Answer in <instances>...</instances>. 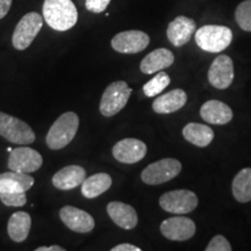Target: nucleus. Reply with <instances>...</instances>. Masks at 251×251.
<instances>
[{
  "mask_svg": "<svg viewBox=\"0 0 251 251\" xmlns=\"http://www.w3.org/2000/svg\"><path fill=\"white\" fill-rule=\"evenodd\" d=\"M59 218L69 229L79 234L90 233L96 226L94 219L89 213L74 206L63 207L59 211Z\"/></svg>",
  "mask_w": 251,
  "mask_h": 251,
  "instance_id": "obj_13",
  "label": "nucleus"
},
{
  "mask_svg": "<svg viewBox=\"0 0 251 251\" xmlns=\"http://www.w3.org/2000/svg\"><path fill=\"white\" fill-rule=\"evenodd\" d=\"M233 41L230 28L219 25H206L196 31V42L200 49L207 52L224 51Z\"/></svg>",
  "mask_w": 251,
  "mask_h": 251,
  "instance_id": "obj_3",
  "label": "nucleus"
},
{
  "mask_svg": "<svg viewBox=\"0 0 251 251\" xmlns=\"http://www.w3.org/2000/svg\"><path fill=\"white\" fill-rule=\"evenodd\" d=\"M186 101V92L180 89H176L153 100L152 109L157 114H170L184 107Z\"/></svg>",
  "mask_w": 251,
  "mask_h": 251,
  "instance_id": "obj_20",
  "label": "nucleus"
},
{
  "mask_svg": "<svg viewBox=\"0 0 251 251\" xmlns=\"http://www.w3.org/2000/svg\"><path fill=\"white\" fill-rule=\"evenodd\" d=\"M184 139L197 147H207L214 139V131L208 126L191 122L183 129Z\"/></svg>",
  "mask_w": 251,
  "mask_h": 251,
  "instance_id": "obj_24",
  "label": "nucleus"
},
{
  "mask_svg": "<svg viewBox=\"0 0 251 251\" xmlns=\"http://www.w3.org/2000/svg\"><path fill=\"white\" fill-rule=\"evenodd\" d=\"M175 62V55L169 49L158 48L142 59L140 69L143 74L151 75L171 67Z\"/></svg>",
  "mask_w": 251,
  "mask_h": 251,
  "instance_id": "obj_18",
  "label": "nucleus"
},
{
  "mask_svg": "<svg viewBox=\"0 0 251 251\" xmlns=\"http://www.w3.org/2000/svg\"><path fill=\"white\" fill-rule=\"evenodd\" d=\"M43 19L57 31L71 29L78 20V12L72 0H45Z\"/></svg>",
  "mask_w": 251,
  "mask_h": 251,
  "instance_id": "obj_1",
  "label": "nucleus"
},
{
  "mask_svg": "<svg viewBox=\"0 0 251 251\" xmlns=\"http://www.w3.org/2000/svg\"><path fill=\"white\" fill-rule=\"evenodd\" d=\"M107 213L115 225L120 228L127 229V230L134 229L139 222L137 213L134 207L127 205V203L120 201L109 202L107 205Z\"/></svg>",
  "mask_w": 251,
  "mask_h": 251,
  "instance_id": "obj_17",
  "label": "nucleus"
},
{
  "mask_svg": "<svg viewBox=\"0 0 251 251\" xmlns=\"http://www.w3.org/2000/svg\"><path fill=\"white\" fill-rule=\"evenodd\" d=\"M147 155L146 143L137 139H124L113 147V156L120 163L134 164Z\"/></svg>",
  "mask_w": 251,
  "mask_h": 251,
  "instance_id": "obj_14",
  "label": "nucleus"
},
{
  "mask_svg": "<svg viewBox=\"0 0 251 251\" xmlns=\"http://www.w3.org/2000/svg\"><path fill=\"white\" fill-rule=\"evenodd\" d=\"M231 190L238 202L251 201V168L243 169L235 176Z\"/></svg>",
  "mask_w": 251,
  "mask_h": 251,
  "instance_id": "obj_25",
  "label": "nucleus"
},
{
  "mask_svg": "<svg viewBox=\"0 0 251 251\" xmlns=\"http://www.w3.org/2000/svg\"><path fill=\"white\" fill-rule=\"evenodd\" d=\"M170 81L171 79L170 77L168 76V74H165V72L163 71H159L151 80H149L148 83L144 84L143 92L147 97L152 98V97L158 96L159 93L163 92L164 89H166V87L169 86Z\"/></svg>",
  "mask_w": 251,
  "mask_h": 251,
  "instance_id": "obj_26",
  "label": "nucleus"
},
{
  "mask_svg": "<svg viewBox=\"0 0 251 251\" xmlns=\"http://www.w3.org/2000/svg\"><path fill=\"white\" fill-rule=\"evenodd\" d=\"M112 186V178L107 174H96L91 176L89 178H85V180L81 184V194L86 199H94V198L101 196L106 191L109 190Z\"/></svg>",
  "mask_w": 251,
  "mask_h": 251,
  "instance_id": "obj_23",
  "label": "nucleus"
},
{
  "mask_svg": "<svg viewBox=\"0 0 251 251\" xmlns=\"http://www.w3.org/2000/svg\"><path fill=\"white\" fill-rule=\"evenodd\" d=\"M131 94V89L124 80L109 84L100 100V113L106 118L118 114L127 105Z\"/></svg>",
  "mask_w": 251,
  "mask_h": 251,
  "instance_id": "obj_4",
  "label": "nucleus"
},
{
  "mask_svg": "<svg viewBox=\"0 0 251 251\" xmlns=\"http://www.w3.org/2000/svg\"><path fill=\"white\" fill-rule=\"evenodd\" d=\"M234 79V63L227 55H220L213 61L208 70V80L215 89L225 90Z\"/></svg>",
  "mask_w": 251,
  "mask_h": 251,
  "instance_id": "obj_11",
  "label": "nucleus"
},
{
  "mask_svg": "<svg viewBox=\"0 0 251 251\" xmlns=\"http://www.w3.org/2000/svg\"><path fill=\"white\" fill-rule=\"evenodd\" d=\"M109 2L111 0H85V7L92 13H102L107 8Z\"/></svg>",
  "mask_w": 251,
  "mask_h": 251,
  "instance_id": "obj_30",
  "label": "nucleus"
},
{
  "mask_svg": "<svg viewBox=\"0 0 251 251\" xmlns=\"http://www.w3.org/2000/svg\"><path fill=\"white\" fill-rule=\"evenodd\" d=\"M42 15L36 12H29L21 18L17 27H15L13 36H12V43L17 50H26L31 45L37 34L42 29L43 26Z\"/></svg>",
  "mask_w": 251,
  "mask_h": 251,
  "instance_id": "obj_5",
  "label": "nucleus"
},
{
  "mask_svg": "<svg viewBox=\"0 0 251 251\" xmlns=\"http://www.w3.org/2000/svg\"><path fill=\"white\" fill-rule=\"evenodd\" d=\"M149 43V35L142 30L121 31L111 41L112 48L121 54H137L143 51Z\"/></svg>",
  "mask_w": 251,
  "mask_h": 251,
  "instance_id": "obj_10",
  "label": "nucleus"
},
{
  "mask_svg": "<svg viewBox=\"0 0 251 251\" xmlns=\"http://www.w3.org/2000/svg\"><path fill=\"white\" fill-rule=\"evenodd\" d=\"M79 127V118L76 113L67 112L62 114L47 134L46 143L49 149L59 150L70 144L76 136Z\"/></svg>",
  "mask_w": 251,
  "mask_h": 251,
  "instance_id": "obj_2",
  "label": "nucleus"
},
{
  "mask_svg": "<svg viewBox=\"0 0 251 251\" xmlns=\"http://www.w3.org/2000/svg\"><path fill=\"white\" fill-rule=\"evenodd\" d=\"M112 251H141V248L133 246L129 243H122L119 246L112 248Z\"/></svg>",
  "mask_w": 251,
  "mask_h": 251,
  "instance_id": "obj_32",
  "label": "nucleus"
},
{
  "mask_svg": "<svg viewBox=\"0 0 251 251\" xmlns=\"http://www.w3.org/2000/svg\"><path fill=\"white\" fill-rule=\"evenodd\" d=\"M34 185V178L23 172H4L0 175V193L27 192Z\"/></svg>",
  "mask_w": 251,
  "mask_h": 251,
  "instance_id": "obj_21",
  "label": "nucleus"
},
{
  "mask_svg": "<svg viewBox=\"0 0 251 251\" xmlns=\"http://www.w3.org/2000/svg\"><path fill=\"white\" fill-rule=\"evenodd\" d=\"M13 0H0V19L5 18L11 9Z\"/></svg>",
  "mask_w": 251,
  "mask_h": 251,
  "instance_id": "obj_31",
  "label": "nucleus"
},
{
  "mask_svg": "<svg viewBox=\"0 0 251 251\" xmlns=\"http://www.w3.org/2000/svg\"><path fill=\"white\" fill-rule=\"evenodd\" d=\"M235 20L244 31H251V0H244L235 11Z\"/></svg>",
  "mask_w": 251,
  "mask_h": 251,
  "instance_id": "obj_27",
  "label": "nucleus"
},
{
  "mask_svg": "<svg viewBox=\"0 0 251 251\" xmlns=\"http://www.w3.org/2000/svg\"><path fill=\"white\" fill-rule=\"evenodd\" d=\"M159 206L172 214H187L197 208L198 197L190 190H175L159 198Z\"/></svg>",
  "mask_w": 251,
  "mask_h": 251,
  "instance_id": "obj_8",
  "label": "nucleus"
},
{
  "mask_svg": "<svg viewBox=\"0 0 251 251\" xmlns=\"http://www.w3.org/2000/svg\"><path fill=\"white\" fill-rule=\"evenodd\" d=\"M43 164V158L40 152L29 147H19L12 149L8 156V169L11 171L30 174L35 172Z\"/></svg>",
  "mask_w": 251,
  "mask_h": 251,
  "instance_id": "obj_9",
  "label": "nucleus"
},
{
  "mask_svg": "<svg viewBox=\"0 0 251 251\" xmlns=\"http://www.w3.org/2000/svg\"><path fill=\"white\" fill-rule=\"evenodd\" d=\"M231 246L228 242V240L222 235H216L211 240L208 246L206 248V251H230Z\"/></svg>",
  "mask_w": 251,
  "mask_h": 251,
  "instance_id": "obj_29",
  "label": "nucleus"
},
{
  "mask_svg": "<svg viewBox=\"0 0 251 251\" xmlns=\"http://www.w3.org/2000/svg\"><path fill=\"white\" fill-rule=\"evenodd\" d=\"M163 236L171 241H186L196 234V224L185 216H174L161 224Z\"/></svg>",
  "mask_w": 251,
  "mask_h": 251,
  "instance_id": "obj_12",
  "label": "nucleus"
},
{
  "mask_svg": "<svg viewBox=\"0 0 251 251\" xmlns=\"http://www.w3.org/2000/svg\"><path fill=\"white\" fill-rule=\"evenodd\" d=\"M200 115L212 125H226L233 119V111L220 100H208L200 108Z\"/></svg>",
  "mask_w": 251,
  "mask_h": 251,
  "instance_id": "obj_19",
  "label": "nucleus"
},
{
  "mask_svg": "<svg viewBox=\"0 0 251 251\" xmlns=\"http://www.w3.org/2000/svg\"><path fill=\"white\" fill-rule=\"evenodd\" d=\"M31 227V218L27 212H15L7 224V233L12 241L21 243L27 240Z\"/></svg>",
  "mask_w": 251,
  "mask_h": 251,
  "instance_id": "obj_22",
  "label": "nucleus"
},
{
  "mask_svg": "<svg viewBox=\"0 0 251 251\" xmlns=\"http://www.w3.org/2000/svg\"><path fill=\"white\" fill-rule=\"evenodd\" d=\"M196 33V23L191 18L179 15L171 21L166 29V36L172 46L183 47Z\"/></svg>",
  "mask_w": 251,
  "mask_h": 251,
  "instance_id": "obj_15",
  "label": "nucleus"
},
{
  "mask_svg": "<svg viewBox=\"0 0 251 251\" xmlns=\"http://www.w3.org/2000/svg\"><path fill=\"white\" fill-rule=\"evenodd\" d=\"M86 171L80 165H69L52 176V185L61 191H70L83 184Z\"/></svg>",
  "mask_w": 251,
  "mask_h": 251,
  "instance_id": "obj_16",
  "label": "nucleus"
},
{
  "mask_svg": "<svg viewBox=\"0 0 251 251\" xmlns=\"http://www.w3.org/2000/svg\"><path fill=\"white\" fill-rule=\"evenodd\" d=\"M181 171L179 161L174 158H164L149 164L141 174V179L148 185H159L170 181Z\"/></svg>",
  "mask_w": 251,
  "mask_h": 251,
  "instance_id": "obj_7",
  "label": "nucleus"
},
{
  "mask_svg": "<svg viewBox=\"0 0 251 251\" xmlns=\"http://www.w3.org/2000/svg\"><path fill=\"white\" fill-rule=\"evenodd\" d=\"M0 136L14 144H31L35 141V133L29 125L2 112H0Z\"/></svg>",
  "mask_w": 251,
  "mask_h": 251,
  "instance_id": "obj_6",
  "label": "nucleus"
},
{
  "mask_svg": "<svg viewBox=\"0 0 251 251\" xmlns=\"http://www.w3.org/2000/svg\"><path fill=\"white\" fill-rule=\"evenodd\" d=\"M0 200L5 206L23 207L26 205V192H2L0 193Z\"/></svg>",
  "mask_w": 251,
  "mask_h": 251,
  "instance_id": "obj_28",
  "label": "nucleus"
},
{
  "mask_svg": "<svg viewBox=\"0 0 251 251\" xmlns=\"http://www.w3.org/2000/svg\"><path fill=\"white\" fill-rule=\"evenodd\" d=\"M35 251H65L64 248L59 246H51V247H40L35 249Z\"/></svg>",
  "mask_w": 251,
  "mask_h": 251,
  "instance_id": "obj_33",
  "label": "nucleus"
}]
</instances>
